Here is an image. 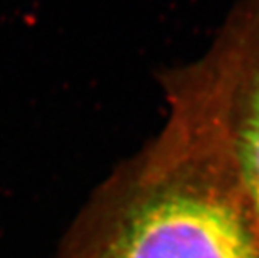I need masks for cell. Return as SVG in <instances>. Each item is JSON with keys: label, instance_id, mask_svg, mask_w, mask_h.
<instances>
[{"label": "cell", "instance_id": "cell-1", "mask_svg": "<svg viewBox=\"0 0 259 258\" xmlns=\"http://www.w3.org/2000/svg\"><path fill=\"white\" fill-rule=\"evenodd\" d=\"M58 258H259V216L221 163L166 120L90 196Z\"/></svg>", "mask_w": 259, "mask_h": 258}, {"label": "cell", "instance_id": "cell-2", "mask_svg": "<svg viewBox=\"0 0 259 258\" xmlns=\"http://www.w3.org/2000/svg\"><path fill=\"white\" fill-rule=\"evenodd\" d=\"M160 83L166 120L221 163L259 216V0H238L209 49Z\"/></svg>", "mask_w": 259, "mask_h": 258}]
</instances>
